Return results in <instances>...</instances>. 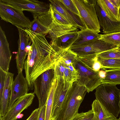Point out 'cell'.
I'll list each match as a JSON object with an SVG mask.
<instances>
[{
	"instance_id": "obj_1",
	"label": "cell",
	"mask_w": 120,
	"mask_h": 120,
	"mask_svg": "<svg viewBox=\"0 0 120 120\" xmlns=\"http://www.w3.org/2000/svg\"><path fill=\"white\" fill-rule=\"evenodd\" d=\"M46 34H38L31 40V48L24 66L29 89H34V82L45 71L54 69L56 63L67 49H59L49 44Z\"/></svg>"
},
{
	"instance_id": "obj_2",
	"label": "cell",
	"mask_w": 120,
	"mask_h": 120,
	"mask_svg": "<svg viewBox=\"0 0 120 120\" xmlns=\"http://www.w3.org/2000/svg\"><path fill=\"white\" fill-rule=\"evenodd\" d=\"M87 92L85 87L73 83L62 104L56 120H71L78 113L80 105Z\"/></svg>"
},
{
	"instance_id": "obj_3",
	"label": "cell",
	"mask_w": 120,
	"mask_h": 120,
	"mask_svg": "<svg viewBox=\"0 0 120 120\" xmlns=\"http://www.w3.org/2000/svg\"><path fill=\"white\" fill-rule=\"evenodd\" d=\"M116 85L102 84L96 89L95 94L96 99L117 118L120 112V90Z\"/></svg>"
},
{
	"instance_id": "obj_4",
	"label": "cell",
	"mask_w": 120,
	"mask_h": 120,
	"mask_svg": "<svg viewBox=\"0 0 120 120\" xmlns=\"http://www.w3.org/2000/svg\"><path fill=\"white\" fill-rule=\"evenodd\" d=\"M73 65L79 73V78L76 82L79 85L85 87L88 93L93 91L102 84L99 71H95L87 68L79 60L77 56Z\"/></svg>"
},
{
	"instance_id": "obj_5",
	"label": "cell",
	"mask_w": 120,
	"mask_h": 120,
	"mask_svg": "<svg viewBox=\"0 0 120 120\" xmlns=\"http://www.w3.org/2000/svg\"><path fill=\"white\" fill-rule=\"evenodd\" d=\"M54 78V69H51L40 75L34 82V93L38 98L39 109L46 102Z\"/></svg>"
},
{
	"instance_id": "obj_6",
	"label": "cell",
	"mask_w": 120,
	"mask_h": 120,
	"mask_svg": "<svg viewBox=\"0 0 120 120\" xmlns=\"http://www.w3.org/2000/svg\"><path fill=\"white\" fill-rule=\"evenodd\" d=\"M72 0L86 28L100 33L101 28L94 4L88 3L86 0Z\"/></svg>"
},
{
	"instance_id": "obj_7",
	"label": "cell",
	"mask_w": 120,
	"mask_h": 120,
	"mask_svg": "<svg viewBox=\"0 0 120 120\" xmlns=\"http://www.w3.org/2000/svg\"><path fill=\"white\" fill-rule=\"evenodd\" d=\"M0 16L1 19L9 22L16 27L27 28L31 22L25 16L23 11L0 2Z\"/></svg>"
},
{
	"instance_id": "obj_8",
	"label": "cell",
	"mask_w": 120,
	"mask_h": 120,
	"mask_svg": "<svg viewBox=\"0 0 120 120\" xmlns=\"http://www.w3.org/2000/svg\"><path fill=\"white\" fill-rule=\"evenodd\" d=\"M33 20L30 26L25 30L32 40L37 35H46L48 33L52 20L49 10L48 12L40 14H33Z\"/></svg>"
},
{
	"instance_id": "obj_9",
	"label": "cell",
	"mask_w": 120,
	"mask_h": 120,
	"mask_svg": "<svg viewBox=\"0 0 120 120\" xmlns=\"http://www.w3.org/2000/svg\"><path fill=\"white\" fill-rule=\"evenodd\" d=\"M0 2L14 8L27 11L33 14L48 12L50 10V4L38 0H0Z\"/></svg>"
},
{
	"instance_id": "obj_10",
	"label": "cell",
	"mask_w": 120,
	"mask_h": 120,
	"mask_svg": "<svg viewBox=\"0 0 120 120\" xmlns=\"http://www.w3.org/2000/svg\"><path fill=\"white\" fill-rule=\"evenodd\" d=\"M19 34L18 50L16 56L18 73L22 71L26 59L31 48L32 41L25 30V28L17 27Z\"/></svg>"
},
{
	"instance_id": "obj_11",
	"label": "cell",
	"mask_w": 120,
	"mask_h": 120,
	"mask_svg": "<svg viewBox=\"0 0 120 120\" xmlns=\"http://www.w3.org/2000/svg\"><path fill=\"white\" fill-rule=\"evenodd\" d=\"M117 47L99 39L69 49L77 56L98 53L116 49Z\"/></svg>"
},
{
	"instance_id": "obj_12",
	"label": "cell",
	"mask_w": 120,
	"mask_h": 120,
	"mask_svg": "<svg viewBox=\"0 0 120 120\" xmlns=\"http://www.w3.org/2000/svg\"><path fill=\"white\" fill-rule=\"evenodd\" d=\"M56 79L51 115V118L56 119L60 110L63 103L73 84L62 79Z\"/></svg>"
},
{
	"instance_id": "obj_13",
	"label": "cell",
	"mask_w": 120,
	"mask_h": 120,
	"mask_svg": "<svg viewBox=\"0 0 120 120\" xmlns=\"http://www.w3.org/2000/svg\"><path fill=\"white\" fill-rule=\"evenodd\" d=\"M34 97V92L28 93L19 98L2 117L3 120H16L18 115L31 104Z\"/></svg>"
},
{
	"instance_id": "obj_14",
	"label": "cell",
	"mask_w": 120,
	"mask_h": 120,
	"mask_svg": "<svg viewBox=\"0 0 120 120\" xmlns=\"http://www.w3.org/2000/svg\"><path fill=\"white\" fill-rule=\"evenodd\" d=\"M54 70L55 77L57 79L72 83L79 78L78 71L73 64H67L60 59L55 64Z\"/></svg>"
},
{
	"instance_id": "obj_15",
	"label": "cell",
	"mask_w": 120,
	"mask_h": 120,
	"mask_svg": "<svg viewBox=\"0 0 120 120\" xmlns=\"http://www.w3.org/2000/svg\"><path fill=\"white\" fill-rule=\"evenodd\" d=\"M50 3L73 26L81 30L87 29L80 16L68 10L60 0H49Z\"/></svg>"
},
{
	"instance_id": "obj_16",
	"label": "cell",
	"mask_w": 120,
	"mask_h": 120,
	"mask_svg": "<svg viewBox=\"0 0 120 120\" xmlns=\"http://www.w3.org/2000/svg\"><path fill=\"white\" fill-rule=\"evenodd\" d=\"M18 73L12 85L8 110L18 99L28 93L29 89L28 82L22 71Z\"/></svg>"
},
{
	"instance_id": "obj_17",
	"label": "cell",
	"mask_w": 120,
	"mask_h": 120,
	"mask_svg": "<svg viewBox=\"0 0 120 120\" xmlns=\"http://www.w3.org/2000/svg\"><path fill=\"white\" fill-rule=\"evenodd\" d=\"M99 24L104 34L120 32V21L116 22L109 18L97 4L96 0L94 4Z\"/></svg>"
},
{
	"instance_id": "obj_18",
	"label": "cell",
	"mask_w": 120,
	"mask_h": 120,
	"mask_svg": "<svg viewBox=\"0 0 120 120\" xmlns=\"http://www.w3.org/2000/svg\"><path fill=\"white\" fill-rule=\"evenodd\" d=\"M12 55L5 32L0 26V68L8 72Z\"/></svg>"
},
{
	"instance_id": "obj_19",
	"label": "cell",
	"mask_w": 120,
	"mask_h": 120,
	"mask_svg": "<svg viewBox=\"0 0 120 120\" xmlns=\"http://www.w3.org/2000/svg\"><path fill=\"white\" fill-rule=\"evenodd\" d=\"M14 75V74L8 72L2 95L0 99V116L2 117L8 110Z\"/></svg>"
},
{
	"instance_id": "obj_20",
	"label": "cell",
	"mask_w": 120,
	"mask_h": 120,
	"mask_svg": "<svg viewBox=\"0 0 120 120\" xmlns=\"http://www.w3.org/2000/svg\"><path fill=\"white\" fill-rule=\"evenodd\" d=\"M71 25H64L52 21L48 34L51 39V43L56 38L70 33L78 31V30Z\"/></svg>"
},
{
	"instance_id": "obj_21",
	"label": "cell",
	"mask_w": 120,
	"mask_h": 120,
	"mask_svg": "<svg viewBox=\"0 0 120 120\" xmlns=\"http://www.w3.org/2000/svg\"><path fill=\"white\" fill-rule=\"evenodd\" d=\"M78 33L77 38L70 47L79 46L99 39L101 35V34H99L98 32L87 29L79 31Z\"/></svg>"
},
{
	"instance_id": "obj_22",
	"label": "cell",
	"mask_w": 120,
	"mask_h": 120,
	"mask_svg": "<svg viewBox=\"0 0 120 120\" xmlns=\"http://www.w3.org/2000/svg\"><path fill=\"white\" fill-rule=\"evenodd\" d=\"M78 31L70 33L58 37L50 44L58 49H69L77 38Z\"/></svg>"
},
{
	"instance_id": "obj_23",
	"label": "cell",
	"mask_w": 120,
	"mask_h": 120,
	"mask_svg": "<svg viewBox=\"0 0 120 120\" xmlns=\"http://www.w3.org/2000/svg\"><path fill=\"white\" fill-rule=\"evenodd\" d=\"M97 4L113 21H120L119 9L114 6L109 0H97Z\"/></svg>"
},
{
	"instance_id": "obj_24",
	"label": "cell",
	"mask_w": 120,
	"mask_h": 120,
	"mask_svg": "<svg viewBox=\"0 0 120 120\" xmlns=\"http://www.w3.org/2000/svg\"><path fill=\"white\" fill-rule=\"evenodd\" d=\"M92 109L97 120H117V118L110 113L97 99L92 104Z\"/></svg>"
},
{
	"instance_id": "obj_25",
	"label": "cell",
	"mask_w": 120,
	"mask_h": 120,
	"mask_svg": "<svg viewBox=\"0 0 120 120\" xmlns=\"http://www.w3.org/2000/svg\"><path fill=\"white\" fill-rule=\"evenodd\" d=\"M104 69L105 71V77L102 80V84H120V68Z\"/></svg>"
},
{
	"instance_id": "obj_26",
	"label": "cell",
	"mask_w": 120,
	"mask_h": 120,
	"mask_svg": "<svg viewBox=\"0 0 120 120\" xmlns=\"http://www.w3.org/2000/svg\"><path fill=\"white\" fill-rule=\"evenodd\" d=\"M56 81V79L55 77L46 102L45 120H50L51 118L54 95Z\"/></svg>"
},
{
	"instance_id": "obj_27",
	"label": "cell",
	"mask_w": 120,
	"mask_h": 120,
	"mask_svg": "<svg viewBox=\"0 0 120 120\" xmlns=\"http://www.w3.org/2000/svg\"><path fill=\"white\" fill-rule=\"evenodd\" d=\"M97 60L101 64L102 68H120V59L101 58L97 56Z\"/></svg>"
},
{
	"instance_id": "obj_28",
	"label": "cell",
	"mask_w": 120,
	"mask_h": 120,
	"mask_svg": "<svg viewBox=\"0 0 120 120\" xmlns=\"http://www.w3.org/2000/svg\"><path fill=\"white\" fill-rule=\"evenodd\" d=\"M99 39L117 47L120 45V32L101 34Z\"/></svg>"
},
{
	"instance_id": "obj_29",
	"label": "cell",
	"mask_w": 120,
	"mask_h": 120,
	"mask_svg": "<svg viewBox=\"0 0 120 120\" xmlns=\"http://www.w3.org/2000/svg\"><path fill=\"white\" fill-rule=\"evenodd\" d=\"M49 4L50 11L53 22L64 25L71 24L69 22L57 11L49 3Z\"/></svg>"
},
{
	"instance_id": "obj_30",
	"label": "cell",
	"mask_w": 120,
	"mask_h": 120,
	"mask_svg": "<svg viewBox=\"0 0 120 120\" xmlns=\"http://www.w3.org/2000/svg\"><path fill=\"white\" fill-rule=\"evenodd\" d=\"M77 56L76 53L69 49L65 51L60 59L67 64H73Z\"/></svg>"
},
{
	"instance_id": "obj_31",
	"label": "cell",
	"mask_w": 120,
	"mask_h": 120,
	"mask_svg": "<svg viewBox=\"0 0 120 120\" xmlns=\"http://www.w3.org/2000/svg\"><path fill=\"white\" fill-rule=\"evenodd\" d=\"M97 56L103 58L120 59V53L116 49L98 53Z\"/></svg>"
},
{
	"instance_id": "obj_32",
	"label": "cell",
	"mask_w": 120,
	"mask_h": 120,
	"mask_svg": "<svg viewBox=\"0 0 120 120\" xmlns=\"http://www.w3.org/2000/svg\"><path fill=\"white\" fill-rule=\"evenodd\" d=\"M92 109L86 112L78 113L71 120H92L94 117Z\"/></svg>"
},
{
	"instance_id": "obj_33",
	"label": "cell",
	"mask_w": 120,
	"mask_h": 120,
	"mask_svg": "<svg viewBox=\"0 0 120 120\" xmlns=\"http://www.w3.org/2000/svg\"><path fill=\"white\" fill-rule=\"evenodd\" d=\"M66 7L73 13L80 16L78 10L72 0H60Z\"/></svg>"
},
{
	"instance_id": "obj_34",
	"label": "cell",
	"mask_w": 120,
	"mask_h": 120,
	"mask_svg": "<svg viewBox=\"0 0 120 120\" xmlns=\"http://www.w3.org/2000/svg\"><path fill=\"white\" fill-rule=\"evenodd\" d=\"M8 73L0 68V99L2 95Z\"/></svg>"
},
{
	"instance_id": "obj_35",
	"label": "cell",
	"mask_w": 120,
	"mask_h": 120,
	"mask_svg": "<svg viewBox=\"0 0 120 120\" xmlns=\"http://www.w3.org/2000/svg\"><path fill=\"white\" fill-rule=\"evenodd\" d=\"M46 103L40 109V110L37 120H45Z\"/></svg>"
},
{
	"instance_id": "obj_36",
	"label": "cell",
	"mask_w": 120,
	"mask_h": 120,
	"mask_svg": "<svg viewBox=\"0 0 120 120\" xmlns=\"http://www.w3.org/2000/svg\"><path fill=\"white\" fill-rule=\"evenodd\" d=\"M40 110V109L38 108L36 109L26 120H37Z\"/></svg>"
},
{
	"instance_id": "obj_37",
	"label": "cell",
	"mask_w": 120,
	"mask_h": 120,
	"mask_svg": "<svg viewBox=\"0 0 120 120\" xmlns=\"http://www.w3.org/2000/svg\"><path fill=\"white\" fill-rule=\"evenodd\" d=\"M109 0L114 6L119 9L120 7V0Z\"/></svg>"
},
{
	"instance_id": "obj_38",
	"label": "cell",
	"mask_w": 120,
	"mask_h": 120,
	"mask_svg": "<svg viewBox=\"0 0 120 120\" xmlns=\"http://www.w3.org/2000/svg\"><path fill=\"white\" fill-rule=\"evenodd\" d=\"M99 74L100 77L102 79L104 78L106 74L105 71V70H100L99 71Z\"/></svg>"
},
{
	"instance_id": "obj_39",
	"label": "cell",
	"mask_w": 120,
	"mask_h": 120,
	"mask_svg": "<svg viewBox=\"0 0 120 120\" xmlns=\"http://www.w3.org/2000/svg\"><path fill=\"white\" fill-rule=\"evenodd\" d=\"M116 49L120 53V45L118 46L116 48Z\"/></svg>"
},
{
	"instance_id": "obj_40",
	"label": "cell",
	"mask_w": 120,
	"mask_h": 120,
	"mask_svg": "<svg viewBox=\"0 0 120 120\" xmlns=\"http://www.w3.org/2000/svg\"><path fill=\"white\" fill-rule=\"evenodd\" d=\"M92 120H97L95 117L94 116V117Z\"/></svg>"
},
{
	"instance_id": "obj_41",
	"label": "cell",
	"mask_w": 120,
	"mask_h": 120,
	"mask_svg": "<svg viewBox=\"0 0 120 120\" xmlns=\"http://www.w3.org/2000/svg\"><path fill=\"white\" fill-rule=\"evenodd\" d=\"M50 120H56V119L53 118H51Z\"/></svg>"
},
{
	"instance_id": "obj_42",
	"label": "cell",
	"mask_w": 120,
	"mask_h": 120,
	"mask_svg": "<svg viewBox=\"0 0 120 120\" xmlns=\"http://www.w3.org/2000/svg\"><path fill=\"white\" fill-rule=\"evenodd\" d=\"M117 120H120V116L119 117V118L118 119H117Z\"/></svg>"
},
{
	"instance_id": "obj_43",
	"label": "cell",
	"mask_w": 120,
	"mask_h": 120,
	"mask_svg": "<svg viewBox=\"0 0 120 120\" xmlns=\"http://www.w3.org/2000/svg\"><path fill=\"white\" fill-rule=\"evenodd\" d=\"M119 11H120V8H119Z\"/></svg>"
}]
</instances>
